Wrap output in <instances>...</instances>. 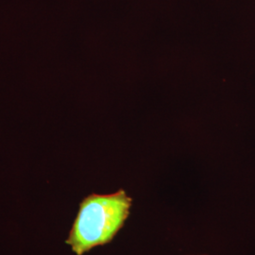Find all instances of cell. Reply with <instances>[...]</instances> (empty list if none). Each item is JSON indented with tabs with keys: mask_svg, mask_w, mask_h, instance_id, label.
Listing matches in <instances>:
<instances>
[{
	"mask_svg": "<svg viewBox=\"0 0 255 255\" xmlns=\"http://www.w3.org/2000/svg\"><path fill=\"white\" fill-rule=\"evenodd\" d=\"M131 206L132 199L123 189L87 196L80 204L66 244L77 255L108 244L124 226Z\"/></svg>",
	"mask_w": 255,
	"mask_h": 255,
	"instance_id": "cell-1",
	"label": "cell"
},
{
	"mask_svg": "<svg viewBox=\"0 0 255 255\" xmlns=\"http://www.w3.org/2000/svg\"></svg>",
	"mask_w": 255,
	"mask_h": 255,
	"instance_id": "cell-2",
	"label": "cell"
}]
</instances>
